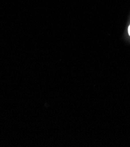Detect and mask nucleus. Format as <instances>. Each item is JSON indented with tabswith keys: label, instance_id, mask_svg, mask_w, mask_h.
Listing matches in <instances>:
<instances>
[{
	"label": "nucleus",
	"instance_id": "f257e3e1",
	"mask_svg": "<svg viewBox=\"0 0 130 147\" xmlns=\"http://www.w3.org/2000/svg\"><path fill=\"white\" fill-rule=\"evenodd\" d=\"M128 34H129V35L130 36V25L128 27Z\"/></svg>",
	"mask_w": 130,
	"mask_h": 147
}]
</instances>
